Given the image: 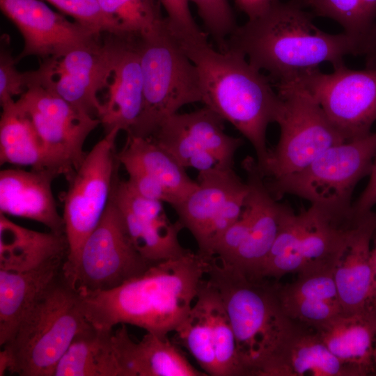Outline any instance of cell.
I'll list each match as a JSON object with an SVG mask.
<instances>
[{"label": "cell", "instance_id": "6da1fadb", "mask_svg": "<svg viewBox=\"0 0 376 376\" xmlns=\"http://www.w3.org/2000/svg\"><path fill=\"white\" fill-rule=\"evenodd\" d=\"M211 258L189 250L111 290L79 291L81 311L98 329L131 324L166 338L190 313Z\"/></svg>", "mask_w": 376, "mask_h": 376}, {"label": "cell", "instance_id": "7a4b0ae2", "mask_svg": "<svg viewBox=\"0 0 376 376\" xmlns=\"http://www.w3.org/2000/svg\"><path fill=\"white\" fill-rule=\"evenodd\" d=\"M299 0L277 1L260 16L238 26L227 48L242 53L277 84L288 83L326 62L333 67L347 55H361L359 43L343 32L320 29Z\"/></svg>", "mask_w": 376, "mask_h": 376}, {"label": "cell", "instance_id": "3957f363", "mask_svg": "<svg viewBox=\"0 0 376 376\" xmlns=\"http://www.w3.org/2000/svg\"><path fill=\"white\" fill-rule=\"evenodd\" d=\"M173 37L198 69L204 106L231 123L250 142L261 171L269 152L267 127L277 123L282 98L268 78L240 52L216 50L207 37Z\"/></svg>", "mask_w": 376, "mask_h": 376}, {"label": "cell", "instance_id": "277c9868", "mask_svg": "<svg viewBox=\"0 0 376 376\" xmlns=\"http://www.w3.org/2000/svg\"><path fill=\"white\" fill-rule=\"evenodd\" d=\"M206 277L228 315L246 375L265 376L296 325L283 311L276 284L248 277L215 257Z\"/></svg>", "mask_w": 376, "mask_h": 376}, {"label": "cell", "instance_id": "5b68a950", "mask_svg": "<svg viewBox=\"0 0 376 376\" xmlns=\"http://www.w3.org/2000/svg\"><path fill=\"white\" fill-rule=\"evenodd\" d=\"M90 323L79 292L63 272L52 282L19 324L0 352V375L54 376L75 337Z\"/></svg>", "mask_w": 376, "mask_h": 376}, {"label": "cell", "instance_id": "8992f818", "mask_svg": "<svg viewBox=\"0 0 376 376\" xmlns=\"http://www.w3.org/2000/svg\"><path fill=\"white\" fill-rule=\"evenodd\" d=\"M143 81L142 112L127 134L150 138L162 123L189 104L203 102L196 66L169 31L166 17L138 37Z\"/></svg>", "mask_w": 376, "mask_h": 376}, {"label": "cell", "instance_id": "52a82bcc", "mask_svg": "<svg viewBox=\"0 0 376 376\" xmlns=\"http://www.w3.org/2000/svg\"><path fill=\"white\" fill-rule=\"evenodd\" d=\"M375 152L376 132L333 146L301 170L265 183L277 201L295 195L332 214L352 216L353 191L370 175Z\"/></svg>", "mask_w": 376, "mask_h": 376}, {"label": "cell", "instance_id": "ba28073f", "mask_svg": "<svg viewBox=\"0 0 376 376\" xmlns=\"http://www.w3.org/2000/svg\"><path fill=\"white\" fill-rule=\"evenodd\" d=\"M115 128L87 152L77 169L65 178L63 219L68 253L63 272L68 275L77 260L83 244L101 220L109 202L120 164L116 150Z\"/></svg>", "mask_w": 376, "mask_h": 376}, {"label": "cell", "instance_id": "9c48e42d", "mask_svg": "<svg viewBox=\"0 0 376 376\" xmlns=\"http://www.w3.org/2000/svg\"><path fill=\"white\" fill-rule=\"evenodd\" d=\"M277 86L283 103L276 123L280 136L260 171L265 181L296 173L328 148L346 141L307 91L292 84Z\"/></svg>", "mask_w": 376, "mask_h": 376}, {"label": "cell", "instance_id": "30bf717a", "mask_svg": "<svg viewBox=\"0 0 376 376\" xmlns=\"http://www.w3.org/2000/svg\"><path fill=\"white\" fill-rule=\"evenodd\" d=\"M333 68L331 73L316 68L281 84L312 95L346 141L365 137L376 122V68L354 70L344 62Z\"/></svg>", "mask_w": 376, "mask_h": 376}, {"label": "cell", "instance_id": "8fae6325", "mask_svg": "<svg viewBox=\"0 0 376 376\" xmlns=\"http://www.w3.org/2000/svg\"><path fill=\"white\" fill-rule=\"evenodd\" d=\"M152 265L134 246L119 210L110 200L83 244L75 265L65 276L79 292L108 290Z\"/></svg>", "mask_w": 376, "mask_h": 376}, {"label": "cell", "instance_id": "7c38bea8", "mask_svg": "<svg viewBox=\"0 0 376 376\" xmlns=\"http://www.w3.org/2000/svg\"><path fill=\"white\" fill-rule=\"evenodd\" d=\"M15 102L32 121L50 169L68 176L84 158V143L100 120L40 84L30 85Z\"/></svg>", "mask_w": 376, "mask_h": 376}, {"label": "cell", "instance_id": "4fadbf2b", "mask_svg": "<svg viewBox=\"0 0 376 376\" xmlns=\"http://www.w3.org/2000/svg\"><path fill=\"white\" fill-rule=\"evenodd\" d=\"M100 38L61 56L44 59L38 69L32 70L31 84L49 88L97 118L102 105L97 93L109 82L116 48V35L109 33L102 42Z\"/></svg>", "mask_w": 376, "mask_h": 376}, {"label": "cell", "instance_id": "5bb4252c", "mask_svg": "<svg viewBox=\"0 0 376 376\" xmlns=\"http://www.w3.org/2000/svg\"><path fill=\"white\" fill-rule=\"evenodd\" d=\"M217 113L204 106L166 118L150 139L168 151L184 168L198 172L215 167L233 168L241 138L225 132Z\"/></svg>", "mask_w": 376, "mask_h": 376}, {"label": "cell", "instance_id": "9a60e30c", "mask_svg": "<svg viewBox=\"0 0 376 376\" xmlns=\"http://www.w3.org/2000/svg\"><path fill=\"white\" fill-rule=\"evenodd\" d=\"M0 7L24 39V48L16 57L17 62L29 56L43 60L58 57L102 35L68 20L40 0H0Z\"/></svg>", "mask_w": 376, "mask_h": 376}, {"label": "cell", "instance_id": "2e32d148", "mask_svg": "<svg viewBox=\"0 0 376 376\" xmlns=\"http://www.w3.org/2000/svg\"><path fill=\"white\" fill-rule=\"evenodd\" d=\"M111 200L119 210L134 246L151 264L180 256L189 251L179 241L182 224L178 220H169L164 203L141 196L118 175Z\"/></svg>", "mask_w": 376, "mask_h": 376}, {"label": "cell", "instance_id": "e0dca14e", "mask_svg": "<svg viewBox=\"0 0 376 376\" xmlns=\"http://www.w3.org/2000/svg\"><path fill=\"white\" fill-rule=\"evenodd\" d=\"M242 166L249 187L245 202L251 211V225L247 237L232 260L224 263L234 267L248 277L260 279L262 267L292 208L278 203L270 194L256 159L248 156Z\"/></svg>", "mask_w": 376, "mask_h": 376}, {"label": "cell", "instance_id": "ac0fdd59", "mask_svg": "<svg viewBox=\"0 0 376 376\" xmlns=\"http://www.w3.org/2000/svg\"><path fill=\"white\" fill-rule=\"evenodd\" d=\"M198 187L185 200L173 206L183 228L194 237L198 253L211 256L214 228L223 212L236 197L249 191L233 168L215 167L200 171Z\"/></svg>", "mask_w": 376, "mask_h": 376}, {"label": "cell", "instance_id": "d6986e66", "mask_svg": "<svg viewBox=\"0 0 376 376\" xmlns=\"http://www.w3.org/2000/svg\"><path fill=\"white\" fill-rule=\"evenodd\" d=\"M106 100L97 118L105 133L118 128L128 134L143 105V81L138 37L116 36V48Z\"/></svg>", "mask_w": 376, "mask_h": 376}, {"label": "cell", "instance_id": "ffe728a7", "mask_svg": "<svg viewBox=\"0 0 376 376\" xmlns=\"http://www.w3.org/2000/svg\"><path fill=\"white\" fill-rule=\"evenodd\" d=\"M59 176L54 171L6 169L0 172V213L35 221L50 231L65 233L58 212L52 182Z\"/></svg>", "mask_w": 376, "mask_h": 376}, {"label": "cell", "instance_id": "44dd1931", "mask_svg": "<svg viewBox=\"0 0 376 376\" xmlns=\"http://www.w3.org/2000/svg\"><path fill=\"white\" fill-rule=\"evenodd\" d=\"M112 344L119 376H207L168 337L147 332L134 342L123 324L113 332Z\"/></svg>", "mask_w": 376, "mask_h": 376}, {"label": "cell", "instance_id": "7402d4cb", "mask_svg": "<svg viewBox=\"0 0 376 376\" xmlns=\"http://www.w3.org/2000/svg\"><path fill=\"white\" fill-rule=\"evenodd\" d=\"M376 232V213L363 216L334 271L338 297L344 313L375 305L370 243Z\"/></svg>", "mask_w": 376, "mask_h": 376}, {"label": "cell", "instance_id": "603a6c76", "mask_svg": "<svg viewBox=\"0 0 376 376\" xmlns=\"http://www.w3.org/2000/svg\"><path fill=\"white\" fill-rule=\"evenodd\" d=\"M315 331L329 351L359 376L375 373L376 305L354 313H341Z\"/></svg>", "mask_w": 376, "mask_h": 376}, {"label": "cell", "instance_id": "cb8c5ba5", "mask_svg": "<svg viewBox=\"0 0 376 376\" xmlns=\"http://www.w3.org/2000/svg\"><path fill=\"white\" fill-rule=\"evenodd\" d=\"M65 260L58 258L24 272L0 269L1 346L10 340L22 318L61 274Z\"/></svg>", "mask_w": 376, "mask_h": 376}, {"label": "cell", "instance_id": "d4e9b609", "mask_svg": "<svg viewBox=\"0 0 376 376\" xmlns=\"http://www.w3.org/2000/svg\"><path fill=\"white\" fill-rule=\"evenodd\" d=\"M306 328L296 322L265 376H359L329 351L315 331Z\"/></svg>", "mask_w": 376, "mask_h": 376}, {"label": "cell", "instance_id": "484cf974", "mask_svg": "<svg viewBox=\"0 0 376 376\" xmlns=\"http://www.w3.org/2000/svg\"><path fill=\"white\" fill-rule=\"evenodd\" d=\"M68 253L65 233L29 229L0 213V269L28 271Z\"/></svg>", "mask_w": 376, "mask_h": 376}, {"label": "cell", "instance_id": "4316f807", "mask_svg": "<svg viewBox=\"0 0 376 376\" xmlns=\"http://www.w3.org/2000/svg\"><path fill=\"white\" fill-rule=\"evenodd\" d=\"M112 334L90 324L72 340L54 376H119Z\"/></svg>", "mask_w": 376, "mask_h": 376}, {"label": "cell", "instance_id": "83f0119b", "mask_svg": "<svg viewBox=\"0 0 376 376\" xmlns=\"http://www.w3.org/2000/svg\"><path fill=\"white\" fill-rule=\"evenodd\" d=\"M118 159L132 162L157 180L173 197L172 207L190 195L198 187L184 168L168 151L150 138L127 135Z\"/></svg>", "mask_w": 376, "mask_h": 376}, {"label": "cell", "instance_id": "f1b7e54d", "mask_svg": "<svg viewBox=\"0 0 376 376\" xmlns=\"http://www.w3.org/2000/svg\"><path fill=\"white\" fill-rule=\"evenodd\" d=\"M1 108L0 164L52 170L43 143L28 115L14 100Z\"/></svg>", "mask_w": 376, "mask_h": 376}, {"label": "cell", "instance_id": "f546056e", "mask_svg": "<svg viewBox=\"0 0 376 376\" xmlns=\"http://www.w3.org/2000/svg\"><path fill=\"white\" fill-rule=\"evenodd\" d=\"M210 319L220 376H246L237 352L234 331L216 288L205 277L197 297Z\"/></svg>", "mask_w": 376, "mask_h": 376}, {"label": "cell", "instance_id": "4dcf8cb0", "mask_svg": "<svg viewBox=\"0 0 376 376\" xmlns=\"http://www.w3.org/2000/svg\"><path fill=\"white\" fill-rule=\"evenodd\" d=\"M306 6L317 15L338 22L359 43L363 55L376 23V0H307Z\"/></svg>", "mask_w": 376, "mask_h": 376}, {"label": "cell", "instance_id": "1f68e13d", "mask_svg": "<svg viewBox=\"0 0 376 376\" xmlns=\"http://www.w3.org/2000/svg\"><path fill=\"white\" fill-rule=\"evenodd\" d=\"M174 333L207 375L220 376L212 327L199 299L196 298L188 316Z\"/></svg>", "mask_w": 376, "mask_h": 376}, {"label": "cell", "instance_id": "d6a6232c", "mask_svg": "<svg viewBox=\"0 0 376 376\" xmlns=\"http://www.w3.org/2000/svg\"><path fill=\"white\" fill-rule=\"evenodd\" d=\"M117 36L139 37L164 20L157 0H97Z\"/></svg>", "mask_w": 376, "mask_h": 376}, {"label": "cell", "instance_id": "836d02e7", "mask_svg": "<svg viewBox=\"0 0 376 376\" xmlns=\"http://www.w3.org/2000/svg\"><path fill=\"white\" fill-rule=\"evenodd\" d=\"M335 267L299 272L298 279L285 285L276 284L280 295L339 301L334 279Z\"/></svg>", "mask_w": 376, "mask_h": 376}, {"label": "cell", "instance_id": "e575fe53", "mask_svg": "<svg viewBox=\"0 0 376 376\" xmlns=\"http://www.w3.org/2000/svg\"><path fill=\"white\" fill-rule=\"evenodd\" d=\"M277 294L283 311L288 318L315 330L343 313L339 301L285 297L280 295L278 292Z\"/></svg>", "mask_w": 376, "mask_h": 376}, {"label": "cell", "instance_id": "d590c367", "mask_svg": "<svg viewBox=\"0 0 376 376\" xmlns=\"http://www.w3.org/2000/svg\"><path fill=\"white\" fill-rule=\"evenodd\" d=\"M197 9L207 32L220 50L227 47L230 36L238 26L228 0H189Z\"/></svg>", "mask_w": 376, "mask_h": 376}, {"label": "cell", "instance_id": "8d00e7d4", "mask_svg": "<svg viewBox=\"0 0 376 376\" xmlns=\"http://www.w3.org/2000/svg\"><path fill=\"white\" fill-rule=\"evenodd\" d=\"M69 15L74 21L92 29L95 32L116 35V30L111 21L102 11L97 0H45Z\"/></svg>", "mask_w": 376, "mask_h": 376}, {"label": "cell", "instance_id": "74e56055", "mask_svg": "<svg viewBox=\"0 0 376 376\" xmlns=\"http://www.w3.org/2000/svg\"><path fill=\"white\" fill-rule=\"evenodd\" d=\"M0 52V103L1 106L22 95L31 82V72H20L15 65L16 58L10 49L8 37L2 38Z\"/></svg>", "mask_w": 376, "mask_h": 376}, {"label": "cell", "instance_id": "f35d334b", "mask_svg": "<svg viewBox=\"0 0 376 376\" xmlns=\"http://www.w3.org/2000/svg\"><path fill=\"white\" fill-rule=\"evenodd\" d=\"M166 13L168 29L174 36L203 38L206 34L198 26L190 11L189 0H157Z\"/></svg>", "mask_w": 376, "mask_h": 376}, {"label": "cell", "instance_id": "ab89813d", "mask_svg": "<svg viewBox=\"0 0 376 376\" xmlns=\"http://www.w3.org/2000/svg\"><path fill=\"white\" fill-rule=\"evenodd\" d=\"M251 219V209L245 202L239 219L226 230L214 246L213 257L221 262L229 263L247 237Z\"/></svg>", "mask_w": 376, "mask_h": 376}, {"label": "cell", "instance_id": "60d3db41", "mask_svg": "<svg viewBox=\"0 0 376 376\" xmlns=\"http://www.w3.org/2000/svg\"><path fill=\"white\" fill-rule=\"evenodd\" d=\"M118 159L128 174L127 182L136 192L145 198L173 205V197L157 180L132 162Z\"/></svg>", "mask_w": 376, "mask_h": 376}, {"label": "cell", "instance_id": "b9f144b4", "mask_svg": "<svg viewBox=\"0 0 376 376\" xmlns=\"http://www.w3.org/2000/svg\"><path fill=\"white\" fill-rule=\"evenodd\" d=\"M369 181L357 200L352 203V212L355 217H361L372 211L376 204V152Z\"/></svg>", "mask_w": 376, "mask_h": 376}, {"label": "cell", "instance_id": "7bdbcfd3", "mask_svg": "<svg viewBox=\"0 0 376 376\" xmlns=\"http://www.w3.org/2000/svg\"><path fill=\"white\" fill-rule=\"evenodd\" d=\"M279 0H235L238 9L243 12L249 19H254L269 9Z\"/></svg>", "mask_w": 376, "mask_h": 376}, {"label": "cell", "instance_id": "ee69618b", "mask_svg": "<svg viewBox=\"0 0 376 376\" xmlns=\"http://www.w3.org/2000/svg\"><path fill=\"white\" fill-rule=\"evenodd\" d=\"M363 55L365 56L366 68H376V23L367 39Z\"/></svg>", "mask_w": 376, "mask_h": 376}, {"label": "cell", "instance_id": "f6af8a7d", "mask_svg": "<svg viewBox=\"0 0 376 376\" xmlns=\"http://www.w3.org/2000/svg\"><path fill=\"white\" fill-rule=\"evenodd\" d=\"M370 256H371V263H372L373 272V296H374V300L375 302V300H376V236L374 240V246L373 249H371Z\"/></svg>", "mask_w": 376, "mask_h": 376}, {"label": "cell", "instance_id": "bcb514c9", "mask_svg": "<svg viewBox=\"0 0 376 376\" xmlns=\"http://www.w3.org/2000/svg\"><path fill=\"white\" fill-rule=\"evenodd\" d=\"M373 365H374L375 373H376V333H375V338L374 350H373Z\"/></svg>", "mask_w": 376, "mask_h": 376}, {"label": "cell", "instance_id": "7dc6e473", "mask_svg": "<svg viewBox=\"0 0 376 376\" xmlns=\"http://www.w3.org/2000/svg\"><path fill=\"white\" fill-rule=\"evenodd\" d=\"M302 4L305 5L307 0H299Z\"/></svg>", "mask_w": 376, "mask_h": 376}, {"label": "cell", "instance_id": "c3c4849f", "mask_svg": "<svg viewBox=\"0 0 376 376\" xmlns=\"http://www.w3.org/2000/svg\"><path fill=\"white\" fill-rule=\"evenodd\" d=\"M375 305H376V300H375Z\"/></svg>", "mask_w": 376, "mask_h": 376}]
</instances>
